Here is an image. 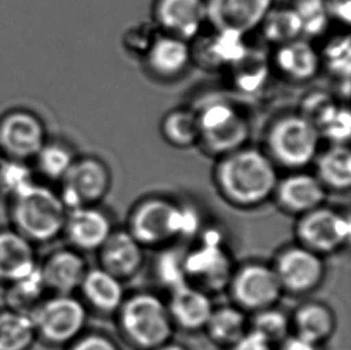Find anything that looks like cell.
<instances>
[{"label":"cell","mask_w":351,"mask_h":350,"mask_svg":"<svg viewBox=\"0 0 351 350\" xmlns=\"http://www.w3.org/2000/svg\"><path fill=\"white\" fill-rule=\"evenodd\" d=\"M186 279L197 281L203 290H221L229 284L232 261L217 240H206L184 257Z\"/></svg>","instance_id":"e0dca14e"},{"label":"cell","mask_w":351,"mask_h":350,"mask_svg":"<svg viewBox=\"0 0 351 350\" xmlns=\"http://www.w3.org/2000/svg\"><path fill=\"white\" fill-rule=\"evenodd\" d=\"M197 227L198 220L192 210L171 199L150 197L133 209L128 231L143 247H156L189 235Z\"/></svg>","instance_id":"5b68a950"},{"label":"cell","mask_w":351,"mask_h":350,"mask_svg":"<svg viewBox=\"0 0 351 350\" xmlns=\"http://www.w3.org/2000/svg\"><path fill=\"white\" fill-rule=\"evenodd\" d=\"M114 228L99 205L69 209L62 237L67 246L81 253L99 251Z\"/></svg>","instance_id":"2e32d148"},{"label":"cell","mask_w":351,"mask_h":350,"mask_svg":"<svg viewBox=\"0 0 351 350\" xmlns=\"http://www.w3.org/2000/svg\"><path fill=\"white\" fill-rule=\"evenodd\" d=\"M157 28L155 24H143L138 27L128 29V33L125 34L123 43L125 47L128 48L131 52L141 53V56H144L150 47L152 41L156 38L160 33L155 32Z\"/></svg>","instance_id":"60d3db41"},{"label":"cell","mask_w":351,"mask_h":350,"mask_svg":"<svg viewBox=\"0 0 351 350\" xmlns=\"http://www.w3.org/2000/svg\"><path fill=\"white\" fill-rule=\"evenodd\" d=\"M237 307L259 312L274 307L285 293L272 265L251 263L237 269L229 282Z\"/></svg>","instance_id":"8fae6325"},{"label":"cell","mask_w":351,"mask_h":350,"mask_svg":"<svg viewBox=\"0 0 351 350\" xmlns=\"http://www.w3.org/2000/svg\"><path fill=\"white\" fill-rule=\"evenodd\" d=\"M291 6L299 16L302 38L309 41L323 38L333 23L325 0H294Z\"/></svg>","instance_id":"d590c367"},{"label":"cell","mask_w":351,"mask_h":350,"mask_svg":"<svg viewBox=\"0 0 351 350\" xmlns=\"http://www.w3.org/2000/svg\"><path fill=\"white\" fill-rule=\"evenodd\" d=\"M78 293L88 310L91 308L101 314L118 312L126 299L121 279L101 266L88 269Z\"/></svg>","instance_id":"d4e9b609"},{"label":"cell","mask_w":351,"mask_h":350,"mask_svg":"<svg viewBox=\"0 0 351 350\" xmlns=\"http://www.w3.org/2000/svg\"><path fill=\"white\" fill-rule=\"evenodd\" d=\"M230 350H276L275 345H272L261 336L258 332L248 330L246 335L240 341L237 342Z\"/></svg>","instance_id":"7bdbcfd3"},{"label":"cell","mask_w":351,"mask_h":350,"mask_svg":"<svg viewBox=\"0 0 351 350\" xmlns=\"http://www.w3.org/2000/svg\"><path fill=\"white\" fill-rule=\"evenodd\" d=\"M162 137L169 145L178 149H189L198 145L199 123L195 108L178 107L171 109L161 121Z\"/></svg>","instance_id":"f1b7e54d"},{"label":"cell","mask_w":351,"mask_h":350,"mask_svg":"<svg viewBox=\"0 0 351 350\" xmlns=\"http://www.w3.org/2000/svg\"><path fill=\"white\" fill-rule=\"evenodd\" d=\"M247 327L245 311L235 305L214 308L204 330L216 345L230 348L246 335Z\"/></svg>","instance_id":"f546056e"},{"label":"cell","mask_w":351,"mask_h":350,"mask_svg":"<svg viewBox=\"0 0 351 350\" xmlns=\"http://www.w3.org/2000/svg\"><path fill=\"white\" fill-rule=\"evenodd\" d=\"M338 104V101L332 94L324 90H312L304 95L300 104L298 113L301 114L309 123L313 124L318 130L319 125L323 123L328 114Z\"/></svg>","instance_id":"ab89813d"},{"label":"cell","mask_w":351,"mask_h":350,"mask_svg":"<svg viewBox=\"0 0 351 350\" xmlns=\"http://www.w3.org/2000/svg\"><path fill=\"white\" fill-rule=\"evenodd\" d=\"M36 180L32 163L0 156V196L6 200Z\"/></svg>","instance_id":"8d00e7d4"},{"label":"cell","mask_w":351,"mask_h":350,"mask_svg":"<svg viewBox=\"0 0 351 350\" xmlns=\"http://www.w3.org/2000/svg\"><path fill=\"white\" fill-rule=\"evenodd\" d=\"M167 306L174 327L186 331L203 330L215 308L208 293L189 282L171 289Z\"/></svg>","instance_id":"7402d4cb"},{"label":"cell","mask_w":351,"mask_h":350,"mask_svg":"<svg viewBox=\"0 0 351 350\" xmlns=\"http://www.w3.org/2000/svg\"><path fill=\"white\" fill-rule=\"evenodd\" d=\"M195 109L199 123L198 147L206 155L219 159L246 147L251 124L234 101L211 96Z\"/></svg>","instance_id":"3957f363"},{"label":"cell","mask_w":351,"mask_h":350,"mask_svg":"<svg viewBox=\"0 0 351 350\" xmlns=\"http://www.w3.org/2000/svg\"><path fill=\"white\" fill-rule=\"evenodd\" d=\"M270 59L261 51H250L230 70V78L234 88L241 94H256L269 81L271 71Z\"/></svg>","instance_id":"4dcf8cb0"},{"label":"cell","mask_w":351,"mask_h":350,"mask_svg":"<svg viewBox=\"0 0 351 350\" xmlns=\"http://www.w3.org/2000/svg\"><path fill=\"white\" fill-rule=\"evenodd\" d=\"M261 34L267 43L280 46L302 38V28L299 16L291 5L274 6L261 23Z\"/></svg>","instance_id":"d6a6232c"},{"label":"cell","mask_w":351,"mask_h":350,"mask_svg":"<svg viewBox=\"0 0 351 350\" xmlns=\"http://www.w3.org/2000/svg\"><path fill=\"white\" fill-rule=\"evenodd\" d=\"M88 313L76 294H47L29 316L38 341L52 348H65L86 332Z\"/></svg>","instance_id":"52a82bcc"},{"label":"cell","mask_w":351,"mask_h":350,"mask_svg":"<svg viewBox=\"0 0 351 350\" xmlns=\"http://www.w3.org/2000/svg\"><path fill=\"white\" fill-rule=\"evenodd\" d=\"M322 70L328 72L336 82L350 81L351 43L349 33L338 34L328 38L319 51Z\"/></svg>","instance_id":"e575fe53"},{"label":"cell","mask_w":351,"mask_h":350,"mask_svg":"<svg viewBox=\"0 0 351 350\" xmlns=\"http://www.w3.org/2000/svg\"><path fill=\"white\" fill-rule=\"evenodd\" d=\"M152 19L160 33L192 43L206 22L205 0H155Z\"/></svg>","instance_id":"5bb4252c"},{"label":"cell","mask_w":351,"mask_h":350,"mask_svg":"<svg viewBox=\"0 0 351 350\" xmlns=\"http://www.w3.org/2000/svg\"><path fill=\"white\" fill-rule=\"evenodd\" d=\"M89 269L81 252L62 247L40 261V272L48 294H77Z\"/></svg>","instance_id":"ffe728a7"},{"label":"cell","mask_w":351,"mask_h":350,"mask_svg":"<svg viewBox=\"0 0 351 350\" xmlns=\"http://www.w3.org/2000/svg\"><path fill=\"white\" fill-rule=\"evenodd\" d=\"M319 135L330 144L348 145L351 137V114L348 106L338 104L319 125Z\"/></svg>","instance_id":"f35d334b"},{"label":"cell","mask_w":351,"mask_h":350,"mask_svg":"<svg viewBox=\"0 0 351 350\" xmlns=\"http://www.w3.org/2000/svg\"><path fill=\"white\" fill-rule=\"evenodd\" d=\"M36 246L14 228H0V285L6 287L38 266Z\"/></svg>","instance_id":"603a6c76"},{"label":"cell","mask_w":351,"mask_h":350,"mask_svg":"<svg viewBox=\"0 0 351 350\" xmlns=\"http://www.w3.org/2000/svg\"><path fill=\"white\" fill-rule=\"evenodd\" d=\"M65 350H120L113 340L101 332H84Z\"/></svg>","instance_id":"b9f144b4"},{"label":"cell","mask_w":351,"mask_h":350,"mask_svg":"<svg viewBox=\"0 0 351 350\" xmlns=\"http://www.w3.org/2000/svg\"><path fill=\"white\" fill-rule=\"evenodd\" d=\"M192 59L210 71L230 70L250 51L247 36L233 30L213 29L191 43Z\"/></svg>","instance_id":"9a60e30c"},{"label":"cell","mask_w":351,"mask_h":350,"mask_svg":"<svg viewBox=\"0 0 351 350\" xmlns=\"http://www.w3.org/2000/svg\"><path fill=\"white\" fill-rule=\"evenodd\" d=\"M211 29L233 30L248 36L261 28L276 0H205Z\"/></svg>","instance_id":"4fadbf2b"},{"label":"cell","mask_w":351,"mask_h":350,"mask_svg":"<svg viewBox=\"0 0 351 350\" xmlns=\"http://www.w3.org/2000/svg\"><path fill=\"white\" fill-rule=\"evenodd\" d=\"M315 176L326 189L344 192L351 186V152L348 145L330 144L314 160Z\"/></svg>","instance_id":"83f0119b"},{"label":"cell","mask_w":351,"mask_h":350,"mask_svg":"<svg viewBox=\"0 0 351 350\" xmlns=\"http://www.w3.org/2000/svg\"><path fill=\"white\" fill-rule=\"evenodd\" d=\"M296 235L301 246L323 257L341 251L350 240V220L328 207H319L300 216Z\"/></svg>","instance_id":"30bf717a"},{"label":"cell","mask_w":351,"mask_h":350,"mask_svg":"<svg viewBox=\"0 0 351 350\" xmlns=\"http://www.w3.org/2000/svg\"><path fill=\"white\" fill-rule=\"evenodd\" d=\"M285 292L306 294L318 288L325 276V264L318 253L298 245L285 248L272 265Z\"/></svg>","instance_id":"7c38bea8"},{"label":"cell","mask_w":351,"mask_h":350,"mask_svg":"<svg viewBox=\"0 0 351 350\" xmlns=\"http://www.w3.org/2000/svg\"><path fill=\"white\" fill-rule=\"evenodd\" d=\"M152 350H187L185 347L181 346V345H178V343H174V342H168V343H165V345H162V346L157 347L155 349Z\"/></svg>","instance_id":"bcb514c9"},{"label":"cell","mask_w":351,"mask_h":350,"mask_svg":"<svg viewBox=\"0 0 351 350\" xmlns=\"http://www.w3.org/2000/svg\"><path fill=\"white\" fill-rule=\"evenodd\" d=\"M36 342L29 313L0 308V350H30Z\"/></svg>","instance_id":"1f68e13d"},{"label":"cell","mask_w":351,"mask_h":350,"mask_svg":"<svg viewBox=\"0 0 351 350\" xmlns=\"http://www.w3.org/2000/svg\"><path fill=\"white\" fill-rule=\"evenodd\" d=\"M254 314L256 316L252 320L250 330L258 332L272 345H280L289 336L291 319L285 316V312L270 307L261 310Z\"/></svg>","instance_id":"74e56055"},{"label":"cell","mask_w":351,"mask_h":350,"mask_svg":"<svg viewBox=\"0 0 351 350\" xmlns=\"http://www.w3.org/2000/svg\"><path fill=\"white\" fill-rule=\"evenodd\" d=\"M117 313L123 335L139 349L152 350L171 342L174 323L167 303L156 294H134L123 300Z\"/></svg>","instance_id":"8992f818"},{"label":"cell","mask_w":351,"mask_h":350,"mask_svg":"<svg viewBox=\"0 0 351 350\" xmlns=\"http://www.w3.org/2000/svg\"><path fill=\"white\" fill-rule=\"evenodd\" d=\"M291 327L295 335L320 346L332 336L336 318L332 310L325 303L312 301L298 308L291 319Z\"/></svg>","instance_id":"4316f807"},{"label":"cell","mask_w":351,"mask_h":350,"mask_svg":"<svg viewBox=\"0 0 351 350\" xmlns=\"http://www.w3.org/2000/svg\"><path fill=\"white\" fill-rule=\"evenodd\" d=\"M326 192L315 175L296 171L278 180L274 197L285 211L301 216L322 207Z\"/></svg>","instance_id":"44dd1931"},{"label":"cell","mask_w":351,"mask_h":350,"mask_svg":"<svg viewBox=\"0 0 351 350\" xmlns=\"http://www.w3.org/2000/svg\"><path fill=\"white\" fill-rule=\"evenodd\" d=\"M144 247L128 231H113L99 250L101 268L119 279H131L141 270Z\"/></svg>","instance_id":"cb8c5ba5"},{"label":"cell","mask_w":351,"mask_h":350,"mask_svg":"<svg viewBox=\"0 0 351 350\" xmlns=\"http://www.w3.org/2000/svg\"><path fill=\"white\" fill-rule=\"evenodd\" d=\"M49 135L36 112L14 107L0 115V156L32 163Z\"/></svg>","instance_id":"ba28073f"},{"label":"cell","mask_w":351,"mask_h":350,"mask_svg":"<svg viewBox=\"0 0 351 350\" xmlns=\"http://www.w3.org/2000/svg\"><path fill=\"white\" fill-rule=\"evenodd\" d=\"M6 202L10 227L35 246L62 237L67 208L51 185L36 180Z\"/></svg>","instance_id":"7a4b0ae2"},{"label":"cell","mask_w":351,"mask_h":350,"mask_svg":"<svg viewBox=\"0 0 351 350\" xmlns=\"http://www.w3.org/2000/svg\"><path fill=\"white\" fill-rule=\"evenodd\" d=\"M77 156L70 143L49 137L34 159L32 167L38 181L59 185L76 161Z\"/></svg>","instance_id":"484cf974"},{"label":"cell","mask_w":351,"mask_h":350,"mask_svg":"<svg viewBox=\"0 0 351 350\" xmlns=\"http://www.w3.org/2000/svg\"><path fill=\"white\" fill-rule=\"evenodd\" d=\"M47 294L38 263V268L30 274L5 287V306L21 312L30 313Z\"/></svg>","instance_id":"836d02e7"},{"label":"cell","mask_w":351,"mask_h":350,"mask_svg":"<svg viewBox=\"0 0 351 350\" xmlns=\"http://www.w3.org/2000/svg\"><path fill=\"white\" fill-rule=\"evenodd\" d=\"M278 350H319V346L306 341L302 337L294 334L293 336L287 337L285 341L280 343Z\"/></svg>","instance_id":"f6af8a7d"},{"label":"cell","mask_w":351,"mask_h":350,"mask_svg":"<svg viewBox=\"0 0 351 350\" xmlns=\"http://www.w3.org/2000/svg\"><path fill=\"white\" fill-rule=\"evenodd\" d=\"M322 137L313 124L298 112L282 114L265 132V150L276 166L304 171L320 152Z\"/></svg>","instance_id":"277c9868"},{"label":"cell","mask_w":351,"mask_h":350,"mask_svg":"<svg viewBox=\"0 0 351 350\" xmlns=\"http://www.w3.org/2000/svg\"><path fill=\"white\" fill-rule=\"evenodd\" d=\"M112 173L100 157L77 156L59 184L58 192L69 209L99 205L110 192Z\"/></svg>","instance_id":"9c48e42d"},{"label":"cell","mask_w":351,"mask_h":350,"mask_svg":"<svg viewBox=\"0 0 351 350\" xmlns=\"http://www.w3.org/2000/svg\"><path fill=\"white\" fill-rule=\"evenodd\" d=\"M270 62L280 76L294 84L309 83L322 71L318 49L304 38L275 47Z\"/></svg>","instance_id":"d6986e66"},{"label":"cell","mask_w":351,"mask_h":350,"mask_svg":"<svg viewBox=\"0 0 351 350\" xmlns=\"http://www.w3.org/2000/svg\"><path fill=\"white\" fill-rule=\"evenodd\" d=\"M214 180L224 200L237 208L250 209L274 197L280 179L269 155L246 145L217 159Z\"/></svg>","instance_id":"6da1fadb"},{"label":"cell","mask_w":351,"mask_h":350,"mask_svg":"<svg viewBox=\"0 0 351 350\" xmlns=\"http://www.w3.org/2000/svg\"><path fill=\"white\" fill-rule=\"evenodd\" d=\"M332 22L349 27L351 21V0H325Z\"/></svg>","instance_id":"ee69618b"},{"label":"cell","mask_w":351,"mask_h":350,"mask_svg":"<svg viewBox=\"0 0 351 350\" xmlns=\"http://www.w3.org/2000/svg\"><path fill=\"white\" fill-rule=\"evenodd\" d=\"M147 72L160 81H174L185 75L192 59L191 43L160 33L143 56Z\"/></svg>","instance_id":"ac0fdd59"}]
</instances>
